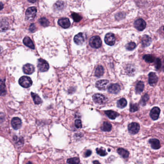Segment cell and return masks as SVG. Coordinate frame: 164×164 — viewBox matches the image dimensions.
Wrapping results in <instances>:
<instances>
[{
  "label": "cell",
  "instance_id": "obj_1",
  "mask_svg": "<svg viewBox=\"0 0 164 164\" xmlns=\"http://www.w3.org/2000/svg\"><path fill=\"white\" fill-rule=\"evenodd\" d=\"M89 44L92 48L97 49L101 46L102 40L99 36H95L90 39Z\"/></svg>",
  "mask_w": 164,
  "mask_h": 164
},
{
  "label": "cell",
  "instance_id": "obj_2",
  "mask_svg": "<svg viewBox=\"0 0 164 164\" xmlns=\"http://www.w3.org/2000/svg\"><path fill=\"white\" fill-rule=\"evenodd\" d=\"M19 83L22 87L28 88L31 86L32 81L31 79L27 76H23L19 79Z\"/></svg>",
  "mask_w": 164,
  "mask_h": 164
},
{
  "label": "cell",
  "instance_id": "obj_3",
  "mask_svg": "<svg viewBox=\"0 0 164 164\" xmlns=\"http://www.w3.org/2000/svg\"><path fill=\"white\" fill-rule=\"evenodd\" d=\"M37 14V8L35 7H31L26 10V19L31 21L35 18Z\"/></svg>",
  "mask_w": 164,
  "mask_h": 164
},
{
  "label": "cell",
  "instance_id": "obj_4",
  "mask_svg": "<svg viewBox=\"0 0 164 164\" xmlns=\"http://www.w3.org/2000/svg\"><path fill=\"white\" fill-rule=\"evenodd\" d=\"M93 99L96 104H104L107 100V98L104 95L99 93H96L93 95Z\"/></svg>",
  "mask_w": 164,
  "mask_h": 164
},
{
  "label": "cell",
  "instance_id": "obj_5",
  "mask_svg": "<svg viewBox=\"0 0 164 164\" xmlns=\"http://www.w3.org/2000/svg\"><path fill=\"white\" fill-rule=\"evenodd\" d=\"M38 68L41 72H46L49 69V65L45 60L40 58L38 60Z\"/></svg>",
  "mask_w": 164,
  "mask_h": 164
},
{
  "label": "cell",
  "instance_id": "obj_6",
  "mask_svg": "<svg viewBox=\"0 0 164 164\" xmlns=\"http://www.w3.org/2000/svg\"><path fill=\"white\" fill-rule=\"evenodd\" d=\"M140 127L139 124L137 123L133 122L129 124L128 126V130L130 134H136L139 131Z\"/></svg>",
  "mask_w": 164,
  "mask_h": 164
},
{
  "label": "cell",
  "instance_id": "obj_7",
  "mask_svg": "<svg viewBox=\"0 0 164 164\" xmlns=\"http://www.w3.org/2000/svg\"><path fill=\"white\" fill-rule=\"evenodd\" d=\"M134 26L139 31H142L145 28L146 22L142 19H138L135 21Z\"/></svg>",
  "mask_w": 164,
  "mask_h": 164
},
{
  "label": "cell",
  "instance_id": "obj_8",
  "mask_svg": "<svg viewBox=\"0 0 164 164\" xmlns=\"http://www.w3.org/2000/svg\"><path fill=\"white\" fill-rule=\"evenodd\" d=\"M104 41L107 45L109 46H113L114 45L116 41L115 36L111 33H109L105 35L104 38Z\"/></svg>",
  "mask_w": 164,
  "mask_h": 164
},
{
  "label": "cell",
  "instance_id": "obj_9",
  "mask_svg": "<svg viewBox=\"0 0 164 164\" xmlns=\"http://www.w3.org/2000/svg\"><path fill=\"white\" fill-rule=\"evenodd\" d=\"M160 114V109L158 107H154L152 110H151L150 115L151 118L153 120H156L158 119Z\"/></svg>",
  "mask_w": 164,
  "mask_h": 164
},
{
  "label": "cell",
  "instance_id": "obj_10",
  "mask_svg": "<svg viewBox=\"0 0 164 164\" xmlns=\"http://www.w3.org/2000/svg\"><path fill=\"white\" fill-rule=\"evenodd\" d=\"M11 125L15 130H19L22 125V121L19 118H13L11 121Z\"/></svg>",
  "mask_w": 164,
  "mask_h": 164
},
{
  "label": "cell",
  "instance_id": "obj_11",
  "mask_svg": "<svg viewBox=\"0 0 164 164\" xmlns=\"http://www.w3.org/2000/svg\"><path fill=\"white\" fill-rule=\"evenodd\" d=\"M121 90L120 86L118 84H112L109 86L108 90L109 93L114 94L118 93Z\"/></svg>",
  "mask_w": 164,
  "mask_h": 164
},
{
  "label": "cell",
  "instance_id": "obj_12",
  "mask_svg": "<svg viewBox=\"0 0 164 164\" xmlns=\"http://www.w3.org/2000/svg\"><path fill=\"white\" fill-rule=\"evenodd\" d=\"M149 84L151 86H153L157 83L158 81V77L156 76L155 73L154 72H151L148 75Z\"/></svg>",
  "mask_w": 164,
  "mask_h": 164
},
{
  "label": "cell",
  "instance_id": "obj_13",
  "mask_svg": "<svg viewBox=\"0 0 164 164\" xmlns=\"http://www.w3.org/2000/svg\"><path fill=\"white\" fill-rule=\"evenodd\" d=\"M108 84L109 81L107 80H100L96 82V87L100 90H105Z\"/></svg>",
  "mask_w": 164,
  "mask_h": 164
},
{
  "label": "cell",
  "instance_id": "obj_14",
  "mask_svg": "<svg viewBox=\"0 0 164 164\" xmlns=\"http://www.w3.org/2000/svg\"><path fill=\"white\" fill-rule=\"evenodd\" d=\"M58 23L60 26L63 28H69L71 25L69 19L67 18H62L58 20Z\"/></svg>",
  "mask_w": 164,
  "mask_h": 164
},
{
  "label": "cell",
  "instance_id": "obj_15",
  "mask_svg": "<svg viewBox=\"0 0 164 164\" xmlns=\"http://www.w3.org/2000/svg\"><path fill=\"white\" fill-rule=\"evenodd\" d=\"M23 70L25 74L30 75L34 72L35 71V68L30 63H26L24 65Z\"/></svg>",
  "mask_w": 164,
  "mask_h": 164
},
{
  "label": "cell",
  "instance_id": "obj_16",
  "mask_svg": "<svg viewBox=\"0 0 164 164\" xmlns=\"http://www.w3.org/2000/svg\"><path fill=\"white\" fill-rule=\"evenodd\" d=\"M74 40L75 42L77 45L82 44L85 40L83 34L82 33H79L77 35H76L74 37Z\"/></svg>",
  "mask_w": 164,
  "mask_h": 164
},
{
  "label": "cell",
  "instance_id": "obj_17",
  "mask_svg": "<svg viewBox=\"0 0 164 164\" xmlns=\"http://www.w3.org/2000/svg\"><path fill=\"white\" fill-rule=\"evenodd\" d=\"M142 44L144 47H146L150 45L152 42V39L149 36L147 35H144L142 39Z\"/></svg>",
  "mask_w": 164,
  "mask_h": 164
},
{
  "label": "cell",
  "instance_id": "obj_18",
  "mask_svg": "<svg viewBox=\"0 0 164 164\" xmlns=\"http://www.w3.org/2000/svg\"><path fill=\"white\" fill-rule=\"evenodd\" d=\"M149 142L150 144L151 147L153 149H158L161 147L160 143L158 139H151L149 141Z\"/></svg>",
  "mask_w": 164,
  "mask_h": 164
},
{
  "label": "cell",
  "instance_id": "obj_19",
  "mask_svg": "<svg viewBox=\"0 0 164 164\" xmlns=\"http://www.w3.org/2000/svg\"><path fill=\"white\" fill-rule=\"evenodd\" d=\"M23 43L26 46L28 47L29 48H31L32 49H34L35 47H34V44L30 37H26L24 39Z\"/></svg>",
  "mask_w": 164,
  "mask_h": 164
},
{
  "label": "cell",
  "instance_id": "obj_20",
  "mask_svg": "<svg viewBox=\"0 0 164 164\" xmlns=\"http://www.w3.org/2000/svg\"><path fill=\"white\" fill-rule=\"evenodd\" d=\"M105 113L107 116L111 119H116V118L119 116L118 113L112 110H108V111H105Z\"/></svg>",
  "mask_w": 164,
  "mask_h": 164
},
{
  "label": "cell",
  "instance_id": "obj_21",
  "mask_svg": "<svg viewBox=\"0 0 164 164\" xmlns=\"http://www.w3.org/2000/svg\"><path fill=\"white\" fill-rule=\"evenodd\" d=\"M104 67L102 65H98L96 67L95 71V76L96 77H100L102 76L104 74Z\"/></svg>",
  "mask_w": 164,
  "mask_h": 164
},
{
  "label": "cell",
  "instance_id": "obj_22",
  "mask_svg": "<svg viewBox=\"0 0 164 164\" xmlns=\"http://www.w3.org/2000/svg\"><path fill=\"white\" fill-rule=\"evenodd\" d=\"M144 84L142 81H140L137 84L136 86V92L137 93L140 94L144 91Z\"/></svg>",
  "mask_w": 164,
  "mask_h": 164
},
{
  "label": "cell",
  "instance_id": "obj_23",
  "mask_svg": "<svg viewBox=\"0 0 164 164\" xmlns=\"http://www.w3.org/2000/svg\"><path fill=\"white\" fill-rule=\"evenodd\" d=\"M117 152L123 158H128L129 157V152L124 149L118 148L117 150Z\"/></svg>",
  "mask_w": 164,
  "mask_h": 164
},
{
  "label": "cell",
  "instance_id": "obj_24",
  "mask_svg": "<svg viewBox=\"0 0 164 164\" xmlns=\"http://www.w3.org/2000/svg\"><path fill=\"white\" fill-rule=\"evenodd\" d=\"M101 129L104 132H110L112 129L111 124L108 122H104Z\"/></svg>",
  "mask_w": 164,
  "mask_h": 164
},
{
  "label": "cell",
  "instance_id": "obj_25",
  "mask_svg": "<svg viewBox=\"0 0 164 164\" xmlns=\"http://www.w3.org/2000/svg\"><path fill=\"white\" fill-rule=\"evenodd\" d=\"M143 59L146 62L148 63H152L154 62L155 58L152 54H145L143 56Z\"/></svg>",
  "mask_w": 164,
  "mask_h": 164
},
{
  "label": "cell",
  "instance_id": "obj_26",
  "mask_svg": "<svg viewBox=\"0 0 164 164\" xmlns=\"http://www.w3.org/2000/svg\"><path fill=\"white\" fill-rule=\"evenodd\" d=\"M127 104V100L125 98H121L117 102V106L119 108H124Z\"/></svg>",
  "mask_w": 164,
  "mask_h": 164
},
{
  "label": "cell",
  "instance_id": "obj_27",
  "mask_svg": "<svg viewBox=\"0 0 164 164\" xmlns=\"http://www.w3.org/2000/svg\"><path fill=\"white\" fill-rule=\"evenodd\" d=\"M31 95L35 104H39L42 103V99H40V98L39 97L38 95L36 94V93H31Z\"/></svg>",
  "mask_w": 164,
  "mask_h": 164
},
{
  "label": "cell",
  "instance_id": "obj_28",
  "mask_svg": "<svg viewBox=\"0 0 164 164\" xmlns=\"http://www.w3.org/2000/svg\"><path fill=\"white\" fill-rule=\"evenodd\" d=\"M67 163L69 164H81L80 160L78 157L69 158L67 160Z\"/></svg>",
  "mask_w": 164,
  "mask_h": 164
},
{
  "label": "cell",
  "instance_id": "obj_29",
  "mask_svg": "<svg viewBox=\"0 0 164 164\" xmlns=\"http://www.w3.org/2000/svg\"><path fill=\"white\" fill-rule=\"evenodd\" d=\"M39 22L40 23V25L42 26H48L49 25V21L47 19H46L45 17H42L40 18L39 20Z\"/></svg>",
  "mask_w": 164,
  "mask_h": 164
},
{
  "label": "cell",
  "instance_id": "obj_30",
  "mask_svg": "<svg viewBox=\"0 0 164 164\" xmlns=\"http://www.w3.org/2000/svg\"><path fill=\"white\" fill-rule=\"evenodd\" d=\"M71 17L74 20L75 22H79L82 19V17L81 16H80L79 14L77 13H73L71 15Z\"/></svg>",
  "mask_w": 164,
  "mask_h": 164
},
{
  "label": "cell",
  "instance_id": "obj_31",
  "mask_svg": "<svg viewBox=\"0 0 164 164\" xmlns=\"http://www.w3.org/2000/svg\"><path fill=\"white\" fill-rule=\"evenodd\" d=\"M136 44H135V43L133 42H130L127 44V45H126V48L128 50H129V51L133 50L135 48H136Z\"/></svg>",
  "mask_w": 164,
  "mask_h": 164
},
{
  "label": "cell",
  "instance_id": "obj_32",
  "mask_svg": "<svg viewBox=\"0 0 164 164\" xmlns=\"http://www.w3.org/2000/svg\"><path fill=\"white\" fill-rule=\"evenodd\" d=\"M96 152L98 155H100V156H105L107 155L106 152L105 151V150L103 148H98L96 149Z\"/></svg>",
  "mask_w": 164,
  "mask_h": 164
},
{
  "label": "cell",
  "instance_id": "obj_33",
  "mask_svg": "<svg viewBox=\"0 0 164 164\" xmlns=\"http://www.w3.org/2000/svg\"><path fill=\"white\" fill-rule=\"evenodd\" d=\"M149 98V96L147 94L144 95V97L142 98V99L141 102H140L141 104L143 105V106L145 105L146 102L148 100Z\"/></svg>",
  "mask_w": 164,
  "mask_h": 164
},
{
  "label": "cell",
  "instance_id": "obj_34",
  "mask_svg": "<svg viewBox=\"0 0 164 164\" xmlns=\"http://www.w3.org/2000/svg\"><path fill=\"white\" fill-rule=\"evenodd\" d=\"M6 91L5 87L3 85H0V96H4L6 95Z\"/></svg>",
  "mask_w": 164,
  "mask_h": 164
},
{
  "label": "cell",
  "instance_id": "obj_35",
  "mask_svg": "<svg viewBox=\"0 0 164 164\" xmlns=\"http://www.w3.org/2000/svg\"><path fill=\"white\" fill-rule=\"evenodd\" d=\"M138 107L136 104H130V110L131 112H135L138 110Z\"/></svg>",
  "mask_w": 164,
  "mask_h": 164
},
{
  "label": "cell",
  "instance_id": "obj_36",
  "mask_svg": "<svg viewBox=\"0 0 164 164\" xmlns=\"http://www.w3.org/2000/svg\"><path fill=\"white\" fill-rule=\"evenodd\" d=\"M75 125L77 129H81L82 128V122L80 119H76L75 121Z\"/></svg>",
  "mask_w": 164,
  "mask_h": 164
},
{
  "label": "cell",
  "instance_id": "obj_37",
  "mask_svg": "<svg viewBox=\"0 0 164 164\" xmlns=\"http://www.w3.org/2000/svg\"><path fill=\"white\" fill-rule=\"evenodd\" d=\"M135 68H134V67H132V65H130V66H128L127 68V71L128 74H129V75H130L131 74H133V73H134Z\"/></svg>",
  "mask_w": 164,
  "mask_h": 164
},
{
  "label": "cell",
  "instance_id": "obj_38",
  "mask_svg": "<svg viewBox=\"0 0 164 164\" xmlns=\"http://www.w3.org/2000/svg\"><path fill=\"white\" fill-rule=\"evenodd\" d=\"M155 68L156 69H159L161 67V60L159 58H157L156 59V61H155Z\"/></svg>",
  "mask_w": 164,
  "mask_h": 164
},
{
  "label": "cell",
  "instance_id": "obj_39",
  "mask_svg": "<svg viewBox=\"0 0 164 164\" xmlns=\"http://www.w3.org/2000/svg\"><path fill=\"white\" fill-rule=\"evenodd\" d=\"M63 2H58L56 3V7L60 9L63 8Z\"/></svg>",
  "mask_w": 164,
  "mask_h": 164
},
{
  "label": "cell",
  "instance_id": "obj_40",
  "mask_svg": "<svg viewBox=\"0 0 164 164\" xmlns=\"http://www.w3.org/2000/svg\"><path fill=\"white\" fill-rule=\"evenodd\" d=\"M35 28L36 26L34 24H31L30 26V32H34V30H35Z\"/></svg>",
  "mask_w": 164,
  "mask_h": 164
},
{
  "label": "cell",
  "instance_id": "obj_41",
  "mask_svg": "<svg viewBox=\"0 0 164 164\" xmlns=\"http://www.w3.org/2000/svg\"><path fill=\"white\" fill-rule=\"evenodd\" d=\"M91 154V151L90 150H87L85 153V156L86 157L90 156Z\"/></svg>",
  "mask_w": 164,
  "mask_h": 164
},
{
  "label": "cell",
  "instance_id": "obj_42",
  "mask_svg": "<svg viewBox=\"0 0 164 164\" xmlns=\"http://www.w3.org/2000/svg\"><path fill=\"white\" fill-rule=\"evenodd\" d=\"M3 3H2V2H0V10L3 9Z\"/></svg>",
  "mask_w": 164,
  "mask_h": 164
},
{
  "label": "cell",
  "instance_id": "obj_43",
  "mask_svg": "<svg viewBox=\"0 0 164 164\" xmlns=\"http://www.w3.org/2000/svg\"><path fill=\"white\" fill-rule=\"evenodd\" d=\"M93 164H101L99 162V161H97V160H95V161H94L93 162Z\"/></svg>",
  "mask_w": 164,
  "mask_h": 164
}]
</instances>
